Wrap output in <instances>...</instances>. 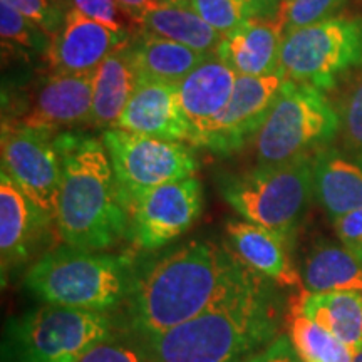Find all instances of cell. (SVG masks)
<instances>
[{"mask_svg":"<svg viewBox=\"0 0 362 362\" xmlns=\"http://www.w3.org/2000/svg\"><path fill=\"white\" fill-rule=\"evenodd\" d=\"M78 362H153L143 346L134 347L115 342L111 339L99 342L89 349Z\"/></svg>","mask_w":362,"mask_h":362,"instance_id":"32","label":"cell"},{"mask_svg":"<svg viewBox=\"0 0 362 362\" xmlns=\"http://www.w3.org/2000/svg\"><path fill=\"white\" fill-rule=\"evenodd\" d=\"M0 34L4 49L40 54L49 51L47 33L7 4L0 2Z\"/></svg>","mask_w":362,"mask_h":362,"instance_id":"28","label":"cell"},{"mask_svg":"<svg viewBox=\"0 0 362 362\" xmlns=\"http://www.w3.org/2000/svg\"><path fill=\"white\" fill-rule=\"evenodd\" d=\"M287 336L302 362H352L354 359V352L346 344L302 314L291 312Z\"/></svg>","mask_w":362,"mask_h":362,"instance_id":"26","label":"cell"},{"mask_svg":"<svg viewBox=\"0 0 362 362\" xmlns=\"http://www.w3.org/2000/svg\"><path fill=\"white\" fill-rule=\"evenodd\" d=\"M334 226L342 245L362 262V208L334 220Z\"/></svg>","mask_w":362,"mask_h":362,"instance_id":"34","label":"cell"},{"mask_svg":"<svg viewBox=\"0 0 362 362\" xmlns=\"http://www.w3.org/2000/svg\"><path fill=\"white\" fill-rule=\"evenodd\" d=\"M284 30L277 21L250 19L225 34L215 56L238 76H270L279 71Z\"/></svg>","mask_w":362,"mask_h":362,"instance_id":"18","label":"cell"},{"mask_svg":"<svg viewBox=\"0 0 362 362\" xmlns=\"http://www.w3.org/2000/svg\"><path fill=\"white\" fill-rule=\"evenodd\" d=\"M291 312L305 315L342 341L354 354L362 349V292L304 291L292 302Z\"/></svg>","mask_w":362,"mask_h":362,"instance_id":"21","label":"cell"},{"mask_svg":"<svg viewBox=\"0 0 362 362\" xmlns=\"http://www.w3.org/2000/svg\"><path fill=\"white\" fill-rule=\"evenodd\" d=\"M117 185L124 198L149 188L194 176L198 160L193 146L110 128L103 133Z\"/></svg>","mask_w":362,"mask_h":362,"instance_id":"9","label":"cell"},{"mask_svg":"<svg viewBox=\"0 0 362 362\" xmlns=\"http://www.w3.org/2000/svg\"><path fill=\"white\" fill-rule=\"evenodd\" d=\"M344 0H282L279 4L275 21L284 34L329 19Z\"/></svg>","mask_w":362,"mask_h":362,"instance_id":"29","label":"cell"},{"mask_svg":"<svg viewBox=\"0 0 362 362\" xmlns=\"http://www.w3.org/2000/svg\"><path fill=\"white\" fill-rule=\"evenodd\" d=\"M6 173L0 175V259L2 280L34 259L54 223Z\"/></svg>","mask_w":362,"mask_h":362,"instance_id":"13","label":"cell"},{"mask_svg":"<svg viewBox=\"0 0 362 362\" xmlns=\"http://www.w3.org/2000/svg\"><path fill=\"white\" fill-rule=\"evenodd\" d=\"M128 237L139 250L153 252L187 233L200 218L203 188L197 176L171 181L124 198Z\"/></svg>","mask_w":362,"mask_h":362,"instance_id":"10","label":"cell"},{"mask_svg":"<svg viewBox=\"0 0 362 362\" xmlns=\"http://www.w3.org/2000/svg\"><path fill=\"white\" fill-rule=\"evenodd\" d=\"M51 2L56 4V6H59V7H62L64 11H69V8H72L71 0H51Z\"/></svg>","mask_w":362,"mask_h":362,"instance_id":"37","label":"cell"},{"mask_svg":"<svg viewBox=\"0 0 362 362\" xmlns=\"http://www.w3.org/2000/svg\"><path fill=\"white\" fill-rule=\"evenodd\" d=\"M129 39L131 35L69 8L61 29L52 35L47 57L57 74H90Z\"/></svg>","mask_w":362,"mask_h":362,"instance_id":"14","label":"cell"},{"mask_svg":"<svg viewBox=\"0 0 362 362\" xmlns=\"http://www.w3.org/2000/svg\"><path fill=\"white\" fill-rule=\"evenodd\" d=\"M62 161L56 226L64 243L86 250H110L128 237V214L110 155L101 139L61 133Z\"/></svg>","mask_w":362,"mask_h":362,"instance_id":"2","label":"cell"},{"mask_svg":"<svg viewBox=\"0 0 362 362\" xmlns=\"http://www.w3.org/2000/svg\"><path fill=\"white\" fill-rule=\"evenodd\" d=\"M314 194L332 220L362 208V160L336 149L317 153L312 161Z\"/></svg>","mask_w":362,"mask_h":362,"instance_id":"20","label":"cell"},{"mask_svg":"<svg viewBox=\"0 0 362 362\" xmlns=\"http://www.w3.org/2000/svg\"><path fill=\"white\" fill-rule=\"evenodd\" d=\"M314 156L307 155L277 165H259L232 176L221 194L243 220L291 238L314 197Z\"/></svg>","mask_w":362,"mask_h":362,"instance_id":"6","label":"cell"},{"mask_svg":"<svg viewBox=\"0 0 362 362\" xmlns=\"http://www.w3.org/2000/svg\"><path fill=\"white\" fill-rule=\"evenodd\" d=\"M226 237L230 250L260 277L280 287L302 284L300 272L293 267L288 255L291 238L247 220H230L226 223Z\"/></svg>","mask_w":362,"mask_h":362,"instance_id":"17","label":"cell"},{"mask_svg":"<svg viewBox=\"0 0 362 362\" xmlns=\"http://www.w3.org/2000/svg\"><path fill=\"white\" fill-rule=\"evenodd\" d=\"M129 42L110 54L94 71L90 126L106 129L115 128L126 104L138 88L139 79L129 52Z\"/></svg>","mask_w":362,"mask_h":362,"instance_id":"22","label":"cell"},{"mask_svg":"<svg viewBox=\"0 0 362 362\" xmlns=\"http://www.w3.org/2000/svg\"><path fill=\"white\" fill-rule=\"evenodd\" d=\"M117 2H119L126 11L133 13L134 17H138L141 22L146 13L155 11L158 7L165 6V4H168L166 0H117Z\"/></svg>","mask_w":362,"mask_h":362,"instance_id":"36","label":"cell"},{"mask_svg":"<svg viewBox=\"0 0 362 362\" xmlns=\"http://www.w3.org/2000/svg\"><path fill=\"white\" fill-rule=\"evenodd\" d=\"M341 126L347 143L352 148L362 149V78L357 81L344 103Z\"/></svg>","mask_w":362,"mask_h":362,"instance_id":"33","label":"cell"},{"mask_svg":"<svg viewBox=\"0 0 362 362\" xmlns=\"http://www.w3.org/2000/svg\"><path fill=\"white\" fill-rule=\"evenodd\" d=\"M362 64V19L329 17L284 35L279 71L287 81L327 89Z\"/></svg>","mask_w":362,"mask_h":362,"instance_id":"8","label":"cell"},{"mask_svg":"<svg viewBox=\"0 0 362 362\" xmlns=\"http://www.w3.org/2000/svg\"><path fill=\"white\" fill-rule=\"evenodd\" d=\"M71 6L90 19L124 34L143 33V22L126 11L117 0H71Z\"/></svg>","mask_w":362,"mask_h":362,"instance_id":"30","label":"cell"},{"mask_svg":"<svg viewBox=\"0 0 362 362\" xmlns=\"http://www.w3.org/2000/svg\"><path fill=\"white\" fill-rule=\"evenodd\" d=\"M245 362H302V359L293 349L291 337L279 336L257 354L248 357Z\"/></svg>","mask_w":362,"mask_h":362,"instance_id":"35","label":"cell"},{"mask_svg":"<svg viewBox=\"0 0 362 362\" xmlns=\"http://www.w3.org/2000/svg\"><path fill=\"white\" fill-rule=\"evenodd\" d=\"M237 78V72L214 54L178 84L181 107L193 128V138L225 110Z\"/></svg>","mask_w":362,"mask_h":362,"instance_id":"19","label":"cell"},{"mask_svg":"<svg viewBox=\"0 0 362 362\" xmlns=\"http://www.w3.org/2000/svg\"><path fill=\"white\" fill-rule=\"evenodd\" d=\"M282 72L270 76H238L232 98L225 110L193 138L192 146L205 148L216 155H230L255 138L272 104L285 83Z\"/></svg>","mask_w":362,"mask_h":362,"instance_id":"12","label":"cell"},{"mask_svg":"<svg viewBox=\"0 0 362 362\" xmlns=\"http://www.w3.org/2000/svg\"><path fill=\"white\" fill-rule=\"evenodd\" d=\"M264 280L228 248L192 240L134 270L126 298L128 324L141 339L160 336Z\"/></svg>","mask_w":362,"mask_h":362,"instance_id":"1","label":"cell"},{"mask_svg":"<svg viewBox=\"0 0 362 362\" xmlns=\"http://www.w3.org/2000/svg\"><path fill=\"white\" fill-rule=\"evenodd\" d=\"M220 34H228L250 19H269L277 13V0H185Z\"/></svg>","mask_w":362,"mask_h":362,"instance_id":"27","label":"cell"},{"mask_svg":"<svg viewBox=\"0 0 362 362\" xmlns=\"http://www.w3.org/2000/svg\"><path fill=\"white\" fill-rule=\"evenodd\" d=\"M107 339H112L107 314L45 304L7 320L2 362H78Z\"/></svg>","mask_w":362,"mask_h":362,"instance_id":"5","label":"cell"},{"mask_svg":"<svg viewBox=\"0 0 362 362\" xmlns=\"http://www.w3.org/2000/svg\"><path fill=\"white\" fill-rule=\"evenodd\" d=\"M134 270L133 260L123 253L115 255L64 243L30 265L24 287L47 305L107 314L126 302Z\"/></svg>","mask_w":362,"mask_h":362,"instance_id":"4","label":"cell"},{"mask_svg":"<svg viewBox=\"0 0 362 362\" xmlns=\"http://www.w3.org/2000/svg\"><path fill=\"white\" fill-rule=\"evenodd\" d=\"M352 362H362V349H359L354 354V359H352Z\"/></svg>","mask_w":362,"mask_h":362,"instance_id":"38","label":"cell"},{"mask_svg":"<svg viewBox=\"0 0 362 362\" xmlns=\"http://www.w3.org/2000/svg\"><path fill=\"white\" fill-rule=\"evenodd\" d=\"M93 94L94 72L90 74L54 72V76L39 86L24 116L17 123L51 131L89 124Z\"/></svg>","mask_w":362,"mask_h":362,"instance_id":"16","label":"cell"},{"mask_svg":"<svg viewBox=\"0 0 362 362\" xmlns=\"http://www.w3.org/2000/svg\"><path fill=\"white\" fill-rule=\"evenodd\" d=\"M274 282L264 280L228 304L143 339L153 362H245L277 337Z\"/></svg>","mask_w":362,"mask_h":362,"instance_id":"3","label":"cell"},{"mask_svg":"<svg viewBox=\"0 0 362 362\" xmlns=\"http://www.w3.org/2000/svg\"><path fill=\"white\" fill-rule=\"evenodd\" d=\"M2 2L33 21L49 35H54L61 29L67 13V11L52 4L51 0H2Z\"/></svg>","mask_w":362,"mask_h":362,"instance_id":"31","label":"cell"},{"mask_svg":"<svg viewBox=\"0 0 362 362\" xmlns=\"http://www.w3.org/2000/svg\"><path fill=\"white\" fill-rule=\"evenodd\" d=\"M139 83L180 84L208 57L170 39L141 33L129 42Z\"/></svg>","mask_w":362,"mask_h":362,"instance_id":"23","label":"cell"},{"mask_svg":"<svg viewBox=\"0 0 362 362\" xmlns=\"http://www.w3.org/2000/svg\"><path fill=\"white\" fill-rule=\"evenodd\" d=\"M168 4H185V0H166Z\"/></svg>","mask_w":362,"mask_h":362,"instance_id":"39","label":"cell"},{"mask_svg":"<svg viewBox=\"0 0 362 362\" xmlns=\"http://www.w3.org/2000/svg\"><path fill=\"white\" fill-rule=\"evenodd\" d=\"M59 131L4 121L0 136L2 173L56 220L62 161L56 144Z\"/></svg>","mask_w":362,"mask_h":362,"instance_id":"11","label":"cell"},{"mask_svg":"<svg viewBox=\"0 0 362 362\" xmlns=\"http://www.w3.org/2000/svg\"><path fill=\"white\" fill-rule=\"evenodd\" d=\"M143 33L170 39L206 56H214L223 39V34L185 4H165L146 13Z\"/></svg>","mask_w":362,"mask_h":362,"instance_id":"25","label":"cell"},{"mask_svg":"<svg viewBox=\"0 0 362 362\" xmlns=\"http://www.w3.org/2000/svg\"><path fill=\"white\" fill-rule=\"evenodd\" d=\"M300 277L304 288L310 293L362 292V262L342 243L322 240L305 253Z\"/></svg>","mask_w":362,"mask_h":362,"instance_id":"24","label":"cell"},{"mask_svg":"<svg viewBox=\"0 0 362 362\" xmlns=\"http://www.w3.org/2000/svg\"><path fill=\"white\" fill-rule=\"evenodd\" d=\"M115 128L192 146L193 128L181 107L178 84L139 83Z\"/></svg>","mask_w":362,"mask_h":362,"instance_id":"15","label":"cell"},{"mask_svg":"<svg viewBox=\"0 0 362 362\" xmlns=\"http://www.w3.org/2000/svg\"><path fill=\"white\" fill-rule=\"evenodd\" d=\"M341 128V117L322 89L285 81L269 115L255 134L259 165H277L307 156L329 143Z\"/></svg>","mask_w":362,"mask_h":362,"instance_id":"7","label":"cell"}]
</instances>
